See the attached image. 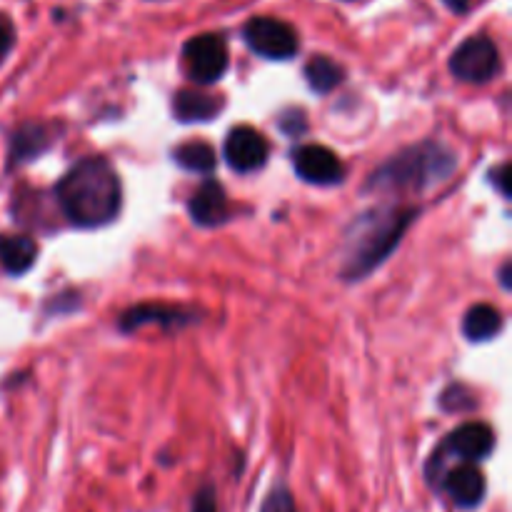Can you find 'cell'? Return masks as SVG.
I'll return each mask as SVG.
<instances>
[{"label": "cell", "instance_id": "603a6c76", "mask_svg": "<svg viewBox=\"0 0 512 512\" xmlns=\"http://www.w3.org/2000/svg\"><path fill=\"white\" fill-rule=\"evenodd\" d=\"M10 48H13V25L0 18V60L10 53Z\"/></svg>", "mask_w": 512, "mask_h": 512}, {"label": "cell", "instance_id": "44dd1931", "mask_svg": "<svg viewBox=\"0 0 512 512\" xmlns=\"http://www.w3.org/2000/svg\"><path fill=\"white\" fill-rule=\"evenodd\" d=\"M305 113L303 110H288V113H283V118H280V128L285 130L288 135H300L305 130Z\"/></svg>", "mask_w": 512, "mask_h": 512}, {"label": "cell", "instance_id": "7402d4cb", "mask_svg": "<svg viewBox=\"0 0 512 512\" xmlns=\"http://www.w3.org/2000/svg\"><path fill=\"white\" fill-rule=\"evenodd\" d=\"M193 512H218V503H215V490L210 485H205L203 490H198L193 498Z\"/></svg>", "mask_w": 512, "mask_h": 512}, {"label": "cell", "instance_id": "cb8c5ba5", "mask_svg": "<svg viewBox=\"0 0 512 512\" xmlns=\"http://www.w3.org/2000/svg\"><path fill=\"white\" fill-rule=\"evenodd\" d=\"M508 173H510V165L508 163H503V165H500V168H495L493 173H490V180H493V183L498 185V190L503 195L510 193V190H508Z\"/></svg>", "mask_w": 512, "mask_h": 512}, {"label": "cell", "instance_id": "277c9868", "mask_svg": "<svg viewBox=\"0 0 512 512\" xmlns=\"http://www.w3.org/2000/svg\"><path fill=\"white\" fill-rule=\"evenodd\" d=\"M495 438L493 430L485 423H465L458 430L445 438V443L430 455L428 460V480L430 485L443 483L445 473L453 468V460L460 465H473L478 460L488 458L490 450H493Z\"/></svg>", "mask_w": 512, "mask_h": 512}, {"label": "cell", "instance_id": "5bb4252c", "mask_svg": "<svg viewBox=\"0 0 512 512\" xmlns=\"http://www.w3.org/2000/svg\"><path fill=\"white\" fill-rule=\"evenodd\" d=\"M173 108L180 123H205V120H213L225 108V103L220 95H205L198 93V90H180L175 95Z\"/></svg>", "mask_w": 512, "mask_h": 512}, {"label": "cell", "instance_id": "8992f818", "mask_svg": "<svg viewBox=\"0 0 512 512\" xmlns=\"http://www.w3.org/2000/svg\"><path fill=\"white\" fill-rule=\"evenodd\" d=\"M243 38L253 53L268 60H288L300 48L298 33H295L293 25L278 18H268V15L248 20L243 28Z\"/></svg>", "mask_w": 512, "mask_h": 512}, {"label": "cell", "instance_id": "9a60e30c", "mask_svg": "<svg viewBox=\"0 0 512 512\" xmlns=\"http://www.w3.org/2000/svg\"><path fill=\"white\" fill-rule=\"evenodd\" d=\"M38 245L28 235H0V265L8 275H23L33 268Z\"/></svg>", "mask_w": 512, "mask_h": 512}, {"label": "cell", "instance_id": "30bf717a", "mask_svg": "<svg viewBox=\"0 0 512 512\" xmlns=\"http://www.w3.org/2000/svg\"><path fill=\"white\" fill-rule=\"evenodd\" d=\"M440 488L458 508H478L485 498V478L475 465H455L445 473Z\"/></svg>", "mask_w": 512, "mask_h": 512}, {"label": "cell", "instance_id": "9c48e42d", "mask_svg": "<svg viewBox=\"0 0 512 512\" xmlns=\"http://www.w3.org/2000/svg\"><path fill=\"white\" fill-rule=\"evenodd\" d=\"M295 173L313 185H335L345 178V165L325 145H303L293 153Z\"/></svg>", "mask_w": 512, "mask_h": 512}, {"label": "cell", "instance_id": "2e32d148", "mask_svg": "<svg viewBox=\"0 0 512 512\" xmlns=\"http://www.w3.org/2000/svg\"><path fill=\"white\" fill-rule=\"evenodd\" d=\"M503 330V315L493 305H473L463 318V335L470 343H485Z\"/></svg>", "mask_w": 512, "mask_h": 512}, {"label": "cell", "instance_id": "e0dca14e", "mask_svg": "<svg viewBox=\"0 0 512 512\" xmlns=\"http://www.w3.org/2000/svg\"><path fill=\"white\" fill-rule=\"evenodd\" d=\"M305 80L315 93L325 95L345 80V68L328 55H315L305 63Z\"/></svg>", "mask_w": 512, "mask_h": 512}, {"label": "cell", "instance_id": "52a82bcc", "mask_svg": "<svg viewBox=\"0 0 512 512\" xmlns=\"http://www.w3.org/2000/svg\"><path fill=\"white\" fill-rule=\"evenodd\" d=\"M183 65L193 83H218L228 70V45L215 33L195 35L185 43Z\"/></svg>", "mask_w": 512, "mask_h": 512}, {"label": "cell", "instance_id": "7c38bea8", "mask_svg": "<svg viewBox=\"0 0 512 512\" xmlns=\"http://www.w3.org/2000/svg\"><path fill=\"white\" fill-rule=\"evenodd\" d=\"M190 323V313L178 308H170V305H138V308H130L123 313L120 320V328L125 333H133V330L145 328V325H158V328H178V325Z\"/></svg>", "mask_w": 512, "mask_h": 512}, {"label": "cell", "instance_id": "ffe728a7", "mask_svg": "<svg viewBox=\"0 0 512 512\" xmlns=\"http://www.w3.org/2000/svg\"><path fill=\"white\" fill-rule=\"evenodd\" d=\"M260 512H295V500L293 495H290V490L283 488V485L270 490Z\"/></svg>", "mask_w": 512, "mask_h": 512}, {"label": "cell", "instance_id": "ba28073f", "mask_svg": "<svg viewBox=\"0 0 512 512\" xmlns=\"http://www.w3.org/2000/svg\"><path fill=\"white\" fill-rule=\"evenodd\" d=\"M268 140L248 125H238L225 138V160L238 173H253L268 163Z\"/></svg>", "mask_w": 512, "mask_h": 512}, {"label": "cell", "instance_id": "484cf974", "mask_svg": "<svg viewBox=\"0 0 512 512\" xmlns=\"http://www.w3.org/2000/svg\"><path fill=\"white\" fill-rule=\"evenodd\" d=\"M510 270H512V263H503V268H500V283H503L505 290H510Z\"/></svg>", "mask_w": 512, "mask_h": 512}, {"label": "cell", "instance_id": "7a4b0ae2", "mask_svg": "<svg viewBox=\"0 0 512 512\" xmlns=\"http://www.w3.org/2000/svg\"><path fill=\"white\" fill-rule=\"evenodd\" d=\"M418 208L380 205L350 225L343 245V278L360 280L373 273L395 248L413 223Z\"/></svg>", "mask_w": 512, "mask_h": 512}, {"label": "cell", "instance_id": "8fae6325", "mask_svg": "<svg viewBox=\"0 0 512 512\" xmlns=\"http://www.w3.org/2000/svg\"><path fill=\"white\" fill-rule=\"evenodd\" d=\"M190 218L195 220L203 228H213L228 220L230 208L228 198H225V190L218 180H205L198 190L193 193L188 203Z\"/></svg>", "mask_w": 512, "mask_h": 512}, {"label": "cell", "instance_id": "3957f363", "mask_svg": "<svg viewBox=\"0 0 512 512\" xmlns=\"http://www.w3.org/2000/svg\"><path fill=\"white\" fill-rule=\"evenodd\" d=\"M455 170V155L445 145L420 143L393 155L368 178L370 190L398 193V190H425L440 183Z\"/></svg>", "mask_w": 512, "mask_h": 512}, {"label": "cell", "instance_id": "d4e9b609", "mask_svg": "<svg viewBox=\"0 0 512 512\" xmlns=\"http://www.w3.org/2000/svg\"><path fill=\"white\" fill-rule=\"evenodd\" d=\"M445 8L453 10V13H468L470 10V0H443Z\"/></svg>", "mask_w": 512, "mask_h": 512}, {"label": "cell", "instance_id": "6da1fadb", "mask_svg": "<svg viewBox=\"0 0 512 512\" xmlns=\"http://www.w3.org/2000/svg\"><path fill=\"white\" fill-rule=\"evenodd\" d=\"M65 218L78 228H100L115 220L123 203V188L105 158H83L55 188Z\"/></svg>", "mask_w": 512, "mask_h": 512}, {"label": "cell", "instance_id": "4fadbf2b", "mask_svg": "<svg viewBox=\"0 0 512 512\" xmlns=\"http://www.w3.org/2000/svg\"><path fill=\"white\" fill-rule=\"evenodd\" d=\"M53 140V125L25 123L23 128L15 130L13 140H10V160H13V163H28V160H35L43 150L50 148Z\"/></svg>", "mask_w": 512, "mask_h": 512}, {"label": "cell", "instance_id": "d6986e66", "mask_svg": "<svg viewBox=\"0 0 512 512\" xmlns=\"http://www.w3.org/2000/svg\"><path fill=\"white\" fill-rule=\"evenodd\" d=\"M440 405L450 413H460V410H473L478 403H475V395L465 385H450L443 398H440Z\"/></svg>", "mask_w": 512, "mask_h": 512}, {"label": "cell", "instance_id": "5b68a950", "mask_svg": "<svg viewBox=\"0 0 512 512\" xmlns=\"http://www.w3.org/2000/svg\"><path fill=\"white\" fill-rule=\"evenodd\" d=\"M503 60H500L498 45L485 35L463 40L453 55H450V73L463 83L483 85L498 78Z\"/></svg>", "mask_w": 512, "mask_h": 512}, {"label": "cell", "instance_id": "ac0fdd59", "mask_svg": "<svg viewBox=\"0 0 512 512\" xmlns=\"http://www.w3.org/2000/svg\"><path fill=\"white\" fill-rule=\"evenodd\" d=\"M173 158L180 168L193 170V173H210L215 170V150L213 145L203 143V140H190V143L178 145L173 150Z\"/></svg>", "mask_w": 512, "mask_h": 512}]
</instances>
